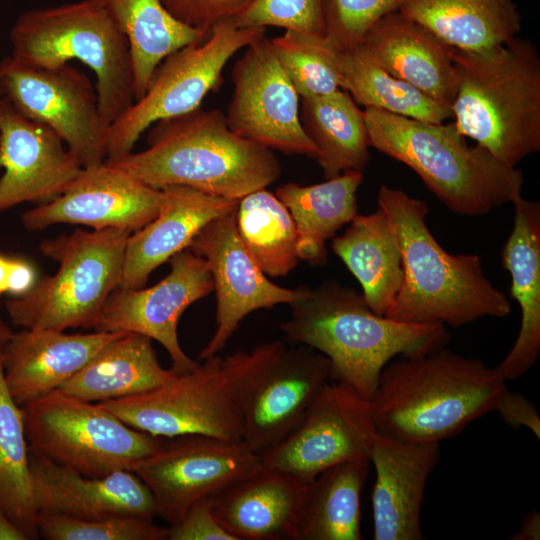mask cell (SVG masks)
Instances as JSON below:
<instances>
[{
	"mask_svg": "<svg viewBox=\"0 0 540 540\" xmlns=\"http://www.w3.org/2000/svg\"><path fill=\"white\" fill-rule=\"evenodd\" d=\"M397 237L403 278L385 317L414 324L460 327L483 317L504 318L507 296L485 276L476 254H451L430 232L427 204L381 185L377 196Z\"/></svg>",
	"mask_w": 540,
	"mask_h": 540,
	"instance_id": "1",
	"label": "cell"
},
{
	"mask_svg": "<svg viewBox=\"0 0 540 540\" xmlns=\"http://www.w3.org/2000/svg\"><path fill=\"white\" fill-rule=\"evenodd\" d=\"M284 334L325 355L331 379L344 382L370 400L383 368L395 357H411L444 347L440 323L414 324L374 313L362 293L327 281L290 304Z\"/></svg>",
	"mask_w": 540,
	"mask_h": 540,
	"instance_id": "2",
	"label": "cell"
},
{
	"mask_svg": "<svg viewBox=\"0 0 540 540\" xmlns=\"http://www.w3.org/2000/svg\"><path fill=\"white\" fill-rule=\"evenodd\" d=\"M506 389L496 367L441 347L391 360L369 404L378 433L440 443L494 411Z\"/></svg>",
	"mask_w": 540,
	"mask_h": 540,
	"instance_id": "3",
	"label": "cell"
},
{
	"mask_svg": "<svg viewBox=\"0 0 540 540\" xmlns=\"http://www.w3.org/2000/svg\"><path fill=\"white\" fill-rule=\"evenodd\" d=\"M147 143L105 161L157 189L183 185L236 200L281 174L273 150L234 133L220 110L198 108L157 121Z\"/></svg>",
	"mask_w": 540,
	"mask_h": 540,
	"instance_id": "4",
	"label": "cell"
},
{
	"mask_svg": "<svg viewBox=\"0 0 540 540\" xmlns=\"http://www.w3.org/2000/svg\"><path fill=\"white\" fill-rule=\"evenodd\" d=\"M456 95L454 125L498 161L516 167L540 150V57L514 37L483 52L450 47Z\"/></svg>",
	"mask_w": 540,
	"mask_h": 540,
	"instance_id": "5",
	"label": "cell"
},
{
	"mask_svg": "<svg viewBox=\"0 0 540 540\" xmlns=\"http://www.w3.org/2000/svg\"><path fill=\"white\" fill-rule=\"evenodd\" d=\"M363 111L370 147L411 168L451 212L483 216L521 196L522 171L469 145L454 123Z\"/></svg>",
	"mask_w": 540,
	"mask_h": 540,
	"instance_id": "6",
	"label": "cell"
},
{
	"mask_svg": "<svg viewBox=\"0 0 540 540\" xmlns=\"http://www.w3.org/2000/svg\"><path fill=\"white\" fill-rule=\"evenodd\" d=\"M14 59L58 67L78 60L94 72L98 105L110 126L135 101L128 41L112 18L89 0L29 9L10 30Z\"/></svg>",
	"mask_w": 540,
	"mask_h": 540,
	"instance_id": "7",
	"label": "cell"
},
{
	"mask_svg": "<svg viewBox=\"0 0 540 540\" xmlns=\"http://www.w3.org/2000/svg\"><path fill=\"white\" fill-rule=\"evenodd\" d=\"M130 234L116 228L76 229L43 240L42 255L58 269L4 303L12 324L22 329H94L108 297L120 286Z\"/></svg>",
	"mask_w": 540,
	"mask_h": 540,
	"instance_id": "8",
	"label": "cell"
},
{
	"mask_svg": "<svg viewBox=\"0 0 540 540\" xmlns=\"http://www.w3.org/2000/svg\"><path fill=\"white\" fill-rule=\"evenodd\" d=\"M256 352L208 357L154 389L97 402L128 426L157 437L201 434L243 440L241 398Z\"/></svg>",
	"mask_w": 540,
	"mask_h": 540,
	"instance_id": "9",
	"label": "cell"
},
{
	"mask_svg": "<svg viewBox=\"0 0 540 540\" xmlns=\"http://www.w3.org/2000/svg\"><path fill=\"white\" fill-rule=\"evenodd\" d=\"M20 407L29 448L87 477L133 472L162 440L128 426L99 403L61 390Z\"/></svg>",
	"mask_w": 540,
	"mask_h": 540,
	"instance_id": "10",
	"label": "cell"
},
{
	"mask_svg": "<svg viewBox=\"0 0 540 540\" xmlns=\"http://www.w3.org/2000/svg\"><path fill=\"white\" fill-rule=\"evenodd\" d=\"M265 33L266 28L237 27L229 20L213 27L204 41L164 58L143 96L109 126L106 159L132 152L140 135L157 121L200 108L206 95L221 86L230 58Z\"/></svg>",
	"mask_w": 540,
	"mask_h": 540,
	"instance_id": "11",
	"label": "cell"
},
{
	"mask_svg": "<svg viewBox=\"0 0 540 540\" xmlns=\"http://www.w3.org/2000/svg\"><path fill=\"white\" fill-rule=\"evenodd\" d=\"M0 98L57 134L82 167L106 160L109 125L96 87L74 66H32L6 56L0 61Z\"/></svg>",
	"mask_w": 540,
	"mask_h": 540,
	"instance_id": "12",
	"label": "cell"
},
{
	"mask_svg": "<svg viewBox=\"0 0 540 540\" xmlns=\"http://www.w3.org/2000/svg\"><path fill=\"white\" fill-rule=\"evenodd\" d=\"M254 349L255 365L241 398L242 441L261 456L298 425L331 380V365L310 347L287 348L279 340Z\"/></svg>",
	"mask_w": 540,
	"mask_h": 540,
	"instance_id": "13",
	"label": "cell"
},
{
	"mask_svg": "<svg viewBox=\"0 0 540 540\" xmlns=\"http://www.w3.org/2000/svg\"><path fill=\"white\" fill-rule=\"evenodd\" d=\"M260 465V455L243 441L185 434L162 437L159 447L133 472L150 489L157 516L174 524L192 504L215 497Z\"/></svg>",
	"mask_w": 540,
	"mask_h": 540,
	"instance_id": "14",
	"label": "cell"
},
{
	"mask_svg": "<svg viewBox=\"0 0 540 540\" xmlns=\"http://www.w3.org/2000/svg\"><path fill=\"white\" fill-rule=\"evenodd\" d=\"M377 430L369 401L344 382H327L298 425L263 453L262 465L307 484L322 471L369 459Z\"/></svg>",
	"mask_w": 540,
	"mask_h": 540,
	"instance_id": "15",
	"label": "cell"
},
{
	"mask_svg": "<svg viewBox=\"0 0 540 540\" xmlns=\"http://www.w3.org/2000/svg\"><path fill=\"white\" fill-rule=\"evenodd\" d=\"M232 70L234 91L225 117L237 135L285 154L316 159L318 151L299 116V95L283 71L270 39L249 44Z\"/></svg>",
	"mask_w": 540,
	"mask_h": 540,
	"instance_id": "16",
	"label": "cell"
},
{
	"mask_svg": "<svg viewBox=\"0 0 540 540\" xmlns=\"http://www.w3.org/2000/svg\"><path fill=\"white\" fill-rule=\"evenodd\" d=\"M170 272L148 288L118 287L108 297L94 331L133 332L159 342L168 352L175 375L194 370L200 362L182 349L177 333L183 312L214 290L206 260L185 249L170 260Z\"/></svg>",
	"mask_w": 540,
	"mask_h": 540,
	"instance_id": "17",
	"label": "cell"
},
{
	"mask_svg": "<svg viewBox=\"0 0 540 540\" xmlns=\"http://www.w3.org/2000/svg\"><path fill=\"white\" fill-rule=\"evenodd\" d=\"M236 210L211 220L188 247L206 260L217 300V327L200 353L202 360L218 355L248 314L278 304L290 305L308 288H284L267 278L240 239Z\"/></svg>",
	"mask_w": 540,
	"mask_h": 540,
	"instance_id": "18",
	"label": "cell"
},
{
	"mask_svg": "<svg viewBox=\"0 0 540 540\" xmlns=\"http://www.w3.org/2000/svg\"><path fill=\"white\" fill-rule=\"evenodd\" d=\"M162 199L161 189L104 161L83 167L59 196L26 210L21 221L30 232L56 224H73L92 230L116 228L134 233L156 217Z\"/></svg>",
	"mask_w": 540,
	"mask_h": 540,
	"instance_id": "19",
	"label": "cell"
},
{
	"mask_svg": "<svg viewBox=\"0 0 540 540\" xmlns=\"http://www.w3.org/2000/svg\"><path fill=\"white\" fill-rule=\"evenodd\" d=\"M0 212L59 196L82 166L51 129L0 98Z\"/></svg>",
	"mask_w": 540,
	"mask_h": 540,
	"instance_id": "20",
	"label": "cell"
},
{
	"mask_svg": "<svg viewBox=\"0 0 540 540\" xmlns=\"http://www.w3.org/2000/svg\"><path fill=\"white\" fill-rule=\"evenodd\" d=\"M439 443L413 442L378 433L369 461L375 468L371 493L375 540H422L420 514Z\"/></svg>",
	"mask_w": 540,
	"mask_h": 540,
	"instance_id": "21",
	"label": "cell"
},
{
	"mask_svg": "<svg viewBox=\"0 0 540 540\" xmlns=\"http://www.w3.org/2000/svg\"><path fill=\"white\" fill-rule=\"evenodd\" d=\"M34 500L38 514L80 519L137 515L157 516L154 497L132 471L87 477L59 466L29 448Z\"/></svg>",
	"mask_w": 540,
	"mask_h": 540,
	"instance_id": "22",
	"label": "cell"
},
{
	"mask_svg": "<svg viewBox=\"0 0 540 540\" xmlns=\"http://www.w3.org/2000/svg\"><path fill=\"white\" fill-rule=\"evenodd\" d=\"M123 332L67 334L52 329H22L1 351L6 386L21 406L58 390Z\"/></svg>",
	"mask_w": 540,
	"mask_h": 540,
	"instance_id": "23",
	"label": "cell"
},
{
	"mask_svg": "<svg viewBox=\"0 0 540 540\" xmlns=\"http://www.w3.org/2000/svg\"><path fill=\"white\" fill-rule=\"evenodd\" d=\"M158 214L127 239L121 288H142L150 274L175 254L187 249L211 220L237 208L236 199L183 186L162 189Z\"/></svg>",
	"mask_w": 540,
	"mask_h": 540,
	"instance_id": "24",
	"label": "cell"
},
{
	"mask_svg": "<svg viewBox=\"0 0 540 540\" xmlns=\"http://www.w3.org/2000/svg\"><path fill=\"white\" fill-rule=\"evenodd\" d=\"M306 484L261 465L213 497L218 522L237 540H298Z\"/></svg>",
	"mask_w": 540,
	"mask_h": 540,
	"instance_id": "25",
	"label": "cell"
},
{
	"mask_svg": "<svg viewBox=\"0 0 540 540\" xmlns=\"http://www.w3.org/2000/svg\"><path fill=\"white\" fill-rule=\"evenodd\" d=\"M362 44L390 74L451 107L457 84L450 47L427 28L396 10L379 19Z\"/></svg>",
	"mask_w": 540,
	"mask_h": 540,
	"instance_id": "26",
	"label": "cell"
},
{
	"mask_svg": "<svg viewBox=\"0 0 540 540\" xmlns=\"http://www.w3.org/2000/svg\"><path fill=\"white\" fill-rule=\"evenodd\" d=\"M514 225L501 253L511 277L510 296L520 308L517 338L496 366L507 382L522 377L540 354V204L519 196L512 202Z\"/></svg>",
	"mask_w": 540,
	"mask_h": 540,
	"instance_id": "27",
	"label": "cell"
},
{
	"mask_svg": "<svg viewBox=\"0 0 540 540\" xmlns=\"http://www.w3.org/2000/svg\"><path fill=\"white\" fill-rule=\"evenodd\" d=\"M398 10L447 46L468 52L505 44L521 30L514 0H406Z\"/></svg>",
	"mask_w": 540,
	"mask_h": 540,
	"instance_id": "28",
	"label": "cell"
},
{
	"mask_svg": "<svg viewBox=\"0 0 540 540\" xmlns=\"http://www.w3.org/2000/svg\"><path fill=\"white\" fill-rule=\"evenodd\" d=\"M175 376L160 365L152 339L123 332L58 390L97 403L154 389Z\"/></svg>",
	"mask_w": 540,
	"mask_h": 540,
	"instance_id": "29",
	"label": "cell"
},
{
	"mask_svg": "<svg viewBox=\"0 0 540 540\" xmlns=\"http://www.w3.org/2000/svg\"><path fill=\"white\" fill-rule=\"evenodd\" d=\"M331 248L360 283L370 309L384 316L403 278L399 243L384 212L357 213Z\"/></svg>",
	"mask_w": 540,
	"mask_h": 540,
	"instance_id": "30",
	"label": "cell"
},
{
	"mask_svg": "<svg viewBox=\"0 0 540 540\" xmlns=\"http://www.w3.org/2000/svg\"><path fill=\"white\" fill-rule=\"evenodd\" d=\"M362 181V172L348 171L322 183H287L276 189L295 223L299 259L315 266L327 263L326 242L357 214L356 193Z\"/></svg>",
	"mask_w": 540,
	"mask_h": 540,
	"instance_id": "31",
	"label": "cell"
},
{
	"mask_svg": "<svg viewBox=\"0 0 540 540\" xmlns=\"http://www.w3.org/2000/svg\"><path fill=\"white\" fill-rule=\"evenodd\" d=\"M112 18L128 41L134 97L143 96L156 67L171 53L210 34L177 21L161 0H89Z\"/></svg>",
	"mask_w": 540,
	"mask_h": 540,
	"instance_id": "32",
	"label": "cell"
},
{
	"mask_svg": "<svg viewBox=\"0 0 540 540\" xmlns=\"http://www.w3.org/2000/svg\"><path fill=\"white\" fill-rule=\"evenodd\" d=\"M301 125L315 145L324 177L348 171L363 172L370 159L364 111L343 89L301 98Z\"/></svg>",
	"mask_w": 540,
	"mask_h": 540,
	"instance_id": "33",
	"label": "cell"
},
{
	"mask_svg": "<svg viewBox=\"0 0 540 540\" xmlns=\"http://www.w3.org/2000/svg\"><path fill=\"white\" fill-rule=\"evenodd\" d=\"M329 49L340 88L358 105L431 123L452 118L449 107L390 74L362 43Z\"/></svg>",
	"mask_w": 540,
	"mask_h": 540,
	"instance_id": "34",
	"label": "cell"
},
{
	"mask_svg": "<svg viewBox=\"0 0 540 540\" xmlns=\"http://www.w3.org/2000/svg\"><path fill=\"white\" fill-rule=\"evenodd\" d=\"M369 459L327 468L306 484L298 540H360L361 495Z\"/></svg>",
	"mask_w": 540,
	"mask_h": 540,
	"instance_id": "35",
	"label": "cell"
},
{
	"mask_svg": "<svg viewBox=\"0 0 540 540\" xmlns=\"http://www.w3.org/2000/svg\"><path fill=\"white\" fill-rule=\"evenodd\" d=\"M236 224L241 241L266 276L283 277L295 269V223L276 195L263 188L239 199Z\"/></svg>",
	"mask_w": 540,
	"mask_h": 540,
	"instance_id": "36",
	"label": "cell"
},
{
	"mask_svg": "<svg viewBox=\"0 0 540 540\" xmlns=\"http://www.w3.org/2000/svg\"><path fill=\"white\" fill-rule=\"evenodd\" d=\"M0 511L28 539H38V512L21 407L6 386L0 352Z\"/></svg>",
	"mask_w": 540,
	"mask_h": 540,
	"instance_id": "37",
	"label": "cell"
},
{
	"mask_svg": "<svg viewBox=\"0 0 540 540\" xmlns=\"http://www.w3.org/2000/svg\"><path fill=\"white\" fill-rule=\"evenodd\" d=\"M270 43L299 97L320 96L340 89L324 38L286 30L282 36L270 39Z\"/></svg>",
	"mask_w": 540,
	"mask_h": 540,
	"instance_id": "38",
	"label": "cell"
},
{
	"mask_svg": "<svg viewBox=\"0 0 540 540\" xmlns=\"http://www.w3.org/2000/svg\"><path fill=\"white\" fill-rule=\"evenodd\" d=\"M37 526L39 535L48 540H167L168 537V528L137 515L80 519L38 514Z\"/></svg>",
	"mask_w": 540,
	"mask_h": 540,
	"instance_id": "39",
	"label": "cell"
},
{
	"mask_svg": "<svg viewBox=\"0 0 540 540\" xmlns=\"http://www.w3.org/2000/svg\"><path fill=\"white\" fill-rule=\"evenodd\" d=\"M327 0H254L232 20L237 27L274 26L324 38Z\"/></svg>",
	"mask_w": 540,
	"mask_h": 540,
	"instance_id": "40",
	"label": "cell"
},
{
	"mask_svg": "<svg viewBox=\"0 0 540 540\" xmlns=\"http://www.w3.org/2000/svg\"><path fill=\"white\" fill-rule=\"evenodd\" d=\"M406 0H327L326 43L345 49L362 43L369 29Z\"/></svg>",
	"mask_w": 540,
	"mask_h": 540,
	"instance_id": "41",
	"label": "cell"
},
{
	"mask_svg": "<svg viewBox=\"0 0 540 540\" xmlns=\"http://www.w3.org/2000/svg\"><path fill=\"white\" fill-rule=\"evenodd\" d=\"M254 0H161L180 23L210 34L213 27L233 20Z\"/></svg>",
	"mask_w": 540,
	"mask_h": 540,
	"instance_id": "42",
	"label": "cell"
},
{
	"mask_svg": "<svg viewBox=\"0 0 540 540\" xmlns=\"http://www.w3.org/2000/svg\"><path fill=\"white\" fill-rule=\"evenodd\" d=\"M167 540H237L216 519L213 497L198 500L180 521L170 524Z\"/></svg>",
	"mask_w": 540,
	"mask_h": 540,
	"instance_id": "43",
	"label": "cell"
},
{
	"mask_svg": "<svg viewBox=\"0 0 540 540\" xmlns=\"http://www.w3.org/2000/svg\"><path fill=\"white\" fill-rule=\"evenodd\" d=\"M495 410L511 427H526L537 439L540 438L539 413L521 393L509 391L507 388L498 399Z\"/></svg>",
	"mask_w": 540,
	"mask_h": 540,
	"instance_id": "44",
	"label": "cell"
},
{
	"mask_svg": "<svg viewBox=\"0 0 540 540\" xmlns=\"http://www.w3.org/2000/svg\"><path fill=\"white\" fill-rule=\"evenodd\" d=\"M37 279V272L31 262L9 257L7 293L13 297H20L32 289Z\"/></svg>",
	"mask_w": 540,
	"mask_h": 540,
	"instance_id": "45",
	"label": "cell"
},
{
	"mask_svg": "<svg viewBox=\"0 0 540 540\" xmlns=\"http://www.w3.org/2000/svg\"><path fill=\"white\" fill-rule=\"evenodd\" d=\"M511 540H539L540 539V513L536 510L528 512L520 524L519 529L513 533Z\"/></svg>",
	"mask_w": 540,
	"mask_h": 540,
	"instance_id": "46",
	"label": "cell"
},
{
	"mask_svg": "<svg viewBox=\"0 0 540 540\" xmlns=\"http://www.w3.org/2000/svg\"><path fill=\"white\" fill-rule=\"evenodd\" d=\"M0 540H29L19 526L0 511Z\"/></svg>",
	"mask_w": 540,
	"mask_h": 540,
	"instance_id": "47",
	"label": "cell"
},
{
	"mask_svg": "<svg viewBox=\"0 0 540 540\" xmlns=\"http://www.w3.org/2000/svg\"><path fill=\"white\" fill-rule=\"evenodd\" d=\"M13 334H14V331L12 330L10 325L3 318V315H2V303L0 301V352L3 350V348L9 342V340L11 339Z\"/></svg>",
	"mask_w": 540,
	"mask_h": 540,
	"instance_id": "48",
	"label": "cell"
},
{
	"mask_svg": "<svg viewBox=\"0 0 540 540\" xmlns=\"http://www.w3.org/2000/svg\"><path fill=\"white\" fill-rule=\"evenodd\" d=\"M9 257L0 254V297L7 293V274Z\"/></svg>",
	"mask_w": 540,
	"mask_h": 540,
	"instance_id": "49",
	"label": "cell"
},
{
	"mask_svg": "<svg viewBox=\"0 0 540 540\" xmlns=\"http://www.w3.org/2000/svg\"><path fill=\"white\" fill-rule=\"evenodd\" d=\"M0 170H1V166H0Z\"/></svg>",
	"mask_w": 540,
	"mask_h": 540,
	"instance_id": "50",
	"label": "cell"
}]
</instances>
